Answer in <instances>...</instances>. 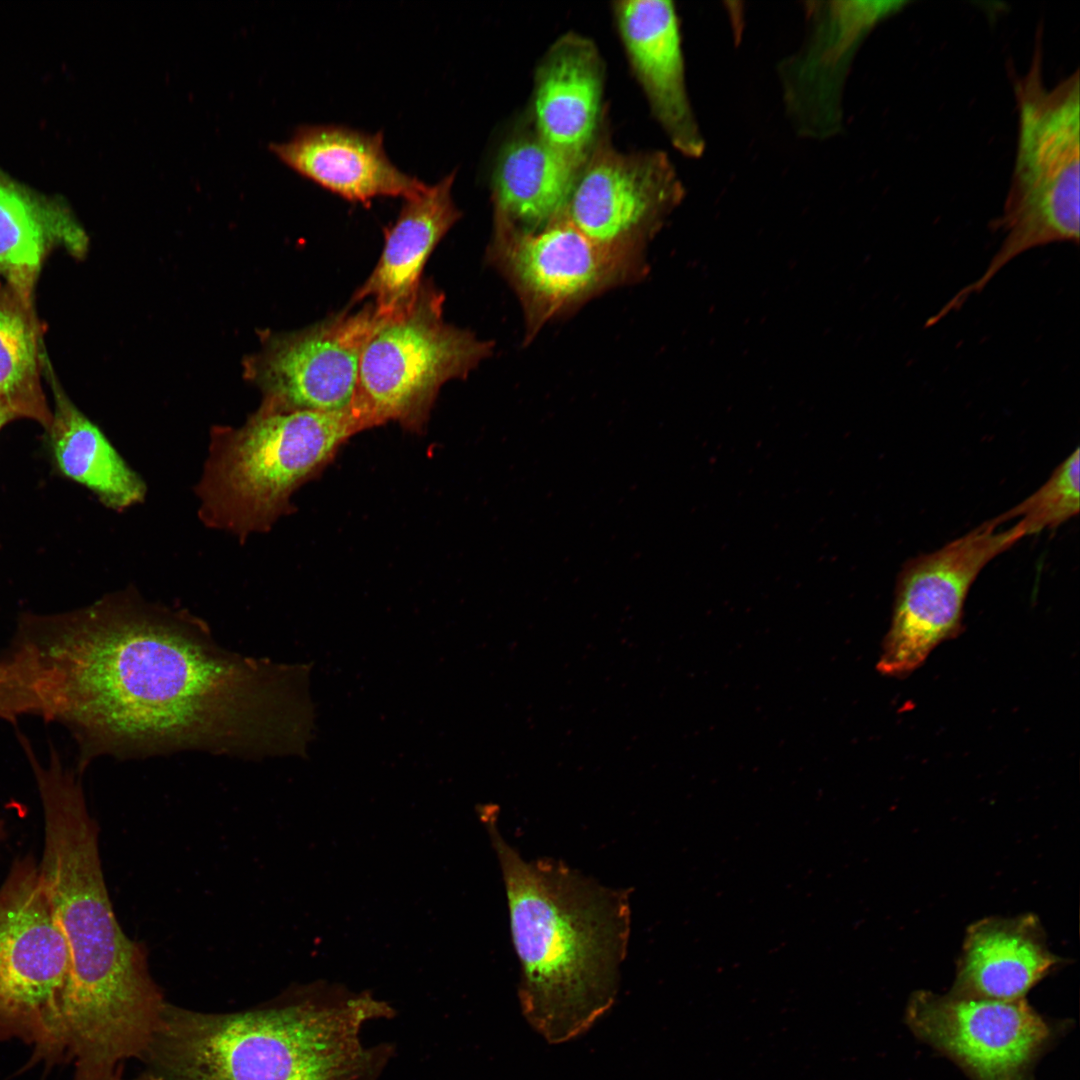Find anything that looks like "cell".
I'll list each match as a JSON object with an SVG mask.
<instances>
[{
	"mask_svg": "<svg viewBox=\"0 0 1080 1080\" xmlns=\"http://www.w3.org/2000/svg\"><path fill=\"white\" fill-rule=\"evenodd\" d=\"M3 661L22 714L70 731L79 771L102 756H304L313 736L310 665L231 651L199 617L134 587L24 617Z\"/></svg>",
	"mask_w": 1080,
	"mask_h": 1080,
	"instance_id": "6da1fadb",
	"label": "cell"
},
{
	"mask_svg": "<svg viewBox=\"0 0 1080 1080\" xmlns=\"http://www.w3.org/2000/svg\"><path fill=\"white\" fill-rule=\"evenodd\" d=\"M31 766L44 812L39 872L71 959L54 1056L78 1080H118L148 1050L166 1002L113 911L80 776L55 753Z\"/></svg>",
	"mask_w": 1080,
	"mask_h": 1080,
	"instance_id": "7a4b0ae2",
	"label": "cell"
},
{
	"mask_svg": "<svg viewBox=\"0 0 1080 1080\" xmlns=\"http://www.w3.org/2000/svg\"><path fill=\"white\" fill-rule=\"evenodd\" d=\"M498 809H480L505 884L518 997L550 1044L585 1033L614 1004L631 931L630 890L612 888L561 860H525L501 835Z\"/></svg>",
	"mask_w": 1080,
	"mask_h": 1080,
	"instance_id": "3957f363",
	"label": "cell"
},
{
	"mask_svg": "<svg viewBox=\"0 0 1080 1080\" xmlns=\"http://www.w3.org/2000/svg\"><path fill=\"white\" fill-rule=\"evenodd\" d=\"M394 1015L370 992L323 982L237 1013L166 1002L133 1080H378L394 1048L367 1046L361 1034L369 1022Z\"/></svg>",
	"mask_w": 1080,
	"mask_h": 1080,
	"instance_id": "277c9868",
	"label": "cell"
},
{
	"mask_svg": "<svg viewBox=\"0 0 1080 1080\" xmlns=\"http://www.w3.org/2000/svg\"><path fill=\"white\" fill-rule=\"evenodd\" d=\"M366 429L352 407L291 409L262 400L240 427L214 426L197 484L198 516L244 543L290 512L293 493Z\"/></svg>",
	"mask_w": 1080,
	"mask_h": 1080,
	"instance_id": "5b68a950",
	"label": "cell"
},
{
	"mask_svg": "<svg viewBox=\"0 0 1080 1080\" xmlns=\"http://www.w3.org/2000/svg\"><path fill=\"white\" fill-rule=\"evenodd\" d=\"M1016 155L1003 211L993 226L1003 241L983 274L952 300L961 305L1028 250L1079 242V70L1053 87L1043 78L1042 28L1025 75H1014Z\"/></svg>",
	"mask_w": 1080,
	"mask_h": 1080,
	"instance_id": "8992f818",
	"label": "cell"
},
{
	"mask_svg": "<svg viewBox=\"0 0 1080 1080\" xmlns=\"http://www.w3.org/2000/svg\"><path fill=\"white\" fill-rule=\"evenodd\" d=\"M443 305V293L427 281L405 309L376 314L351 405L367 428L392 420L421 429L440 388L466 378L492 354V342L447 323Z\"/></svg>",
	"mask_w": 1080,
	"mask_h": 1080,
	"instance_id": "52a82bcc",
	"label": "cell"
},
{
	"mask_svg": "<svg viewBox=\"0 0 1080 1080\" xmlns=\"http://www.w3.org/2000/svg\"><path fill=\"white\" fill-rule=\"evenodd\" d=\"M71 968L66 938L30 855L0 887V1043L31 1048L49 1068Z\"/></svg>",
	"mask_w": 1080,
	"mask_h": 1080,
	"instance_id": "ba28073f",
	"label": "cell"
},
{
	"mask_svg": "<svg viewBox=\"0 0 1080 1080\" xmlns=\"http://www.w3.org/2000/svg\"><path fill=\"white\" fill-rule=\"evenodd\" d=\"M487 258L518 297L526 343L552 320L648 272L595 243L565 213L536 230L494 218Z\"/></svg>",
	"mask_w": 1080,
	"mask_h": 1080,
	"instance_id": "9c48e42d",
	"label": "cell"
},
{
	"mask_svg": "<svg viewBox=\"0 0 1080 1080\" xmlns=\"http://www.w3.org/2000/svg\"><path fill=\"white\" fill-rule=\"evenodd\" d=\"M987 520L941 548L907 560L897 575L892 621L878 670L903 678L961 631L968 592L980 572L1025 537L1016 523Z\"/></svg>",
	"mask_w": 1080,
	"mask_h": 1080,
	"instance_id": "30bf717a",
	"label": "cell"
},
{
	"mask_svg": "<svg viewBox=\"0 0 1080 1080\" xmlns=\"http://www.w3.org/2000/svg\"><path fill=\"white\" fill-rule=\"evenodd\" d=\"M684 195L666 153H623L599 143L581 167L565 214L595 243L647 267L648 243Z\"/></svg>",
	"mask_w": 1080,
	"mask_h": 1080,
	"instance_id": "8fae6325",
	"label": "cell"
},
{
	"mask_svg": "<svg viewBox=\"0 0 1080 1080\" xmlns=\"http://www.w3.org/2000/svg\"><path fill=\"white\" fill-rule=\"evenodd\" d=\"M912 1031L974 1080H1030L1051 1028L1023 999L995 1000L915 992L906 1009Z\"/></svg>",
	"mask_w": 1080,
	"mask_h": 1080,
	"instance_id": "7c38bea8",
	"label": "cell"
},
{
	"mask_svg": "<svg viewBox=\"0 0 1080 1080\" xmlns=\"http://www.w3.org/2000/svg\"><path fill=\"white\" fill-rule=\"evenodd\" d=\"M908 3L806 2L804 40L777 66L784 110L799 137L823 141L841 132L843 90L858 48L880 22Z\"/></svg>",
	"mask_w": 1080,
	"mask_h": 1080,
	"instance_id": "4fadbf2b",
	"label": "cell"
},
{
	"mask_svg": "<svg viewBox=\"0 0 1080 1080\" xmlns=\"http://www.w3.org/2000/svg\"><path fill=\"white\" fill-rule=\"evenodd\" d=\"M376 319L368 302L308 328L273 334L248 360V376L260 387L263 400L275 405L346 410L355 396L361 351Z\"/></svg>",
	"mask_w": 1080,
	"mask_h": 1080,
	"instance_id": "5bb4252c",
	"label": "cell"
},
{
	"mask_svg": "<svg viewBox=\"0 0 1080 1080\" xmlns=\"http://www.w3.org/2000/svg\"><path fill=\"white\" fill-rule=\"evenodd\" d=\"M614 12L630 64L656 120L678 152L700 158L706 144L688 94L674 3L620 1L614 4Z\"/></svg>",
	"mask_w": 1080,
	"mask_h": 1080,
	"instance_id": "9a60e30c",
	"label": "cell"
},
{
	"mask_svg": "<svg viewBox=\"0 0 1080 1080\" xmlns=\"http://www.w3.org/2000/svg\"><path fill=\"white\" fill-rule=\"evenodd\" d=\"M269 148L299 175L350 202L381 196L408 199L428 185L399 170L388 158L383 134L340 125H302Z\"/></svg>",
	"mask_w": 1080,
	"mask_h": 1080,
	"instance_id": "2e32d148",
	"label": "cell"
},
{
	"mask_svg": "<svg viewBox=\"0 0 1080 1080\" xmlns=\"http://www.w3.org/2000/svg\"><path fill=\"white\" fill-rule=\"evenodd\" d=\"M602 84L600 57L590 41L577 35L557 41L536 74V135L583 164L599 121Z\"/></svg>",
	"mask_w": 1080,
	"mask_h": 1080,
	"instance_id": "e0dca14e",
	"label": "cell"
},
{
	"mask_svg": "<svg viewBox=\"0 0 1080 1080\" xmlns=\"http://www.w3.org/2000/svg\"><path fill=\"white\" fill-rule=\"evenodd\" d=\"M455 175L453 171L405 199L396 221L386 230L374 270L353 295V304L369 300L378 316H389L412 303L429 256L461 218L451 192Z\"/></svg>",
	"mask_w": 1080,
	"mask_h": 1080,
	"instance_id": "ac0fdd59",
	"label": "cell"
},
{
	"mask_svg": "<svg viewBox=\"0 0 1080 1080\" xmlns=\"http://www.w3.org/2000/svg\"><path fill=\"white\" fill-rule=\"evenodd\" d=\"M1031 914L990 917L966 933L950 993L995 1000L1023 999L1058 964Z\"/></svg>",
	"mask_w": 1080,
	"mask_h": 1080,
	"instance_id": "d6986e66",
	"label": "cell"
},
{
	"mask_svg": "<svg viewBox=\"0 0 1080 1080\" xmlns=\"http://www.w3.org/2000/svg\"><path fill=\"white\" fill-rule=\"evenodd\" d=\"M55 248L77 258L87 252L88 237L71 208L0 167V275L30 306L43 262Z\"/></svg>",
	"mask_w": 1080,
	"mask_h": 1080,
	"instance_id": "ffe728a7",
	"label": "cell"
},
{
	"mask_svg": "<svg viewBox=\"0 0 1080 1080\" xmlns=\"http://www.w3.org/2000/svg\"><path fill=\"white\" fill-rule=\"evenodd\" d=\"M583 164L537 135L510 141L493 170L494 218L527 230L544 227L565 213Z\"/></svg>",
	"mask_w": 1080,
	"mask_h": 1080,
	"instance_id": "44dd1931",
	"label": "cell"
},
{
	"mask_svg": "<svg viewBox=\"0 0 1080 1080\" xmlns=\"http://www.w3.org/2000/svg\"><path fill=\"white\" fill-rule=\"evenodd\" d=\"M49 377L54 409L47 431L60 471L91 490L104 506L116 512L143 503L147 495L145 481L70 401L52 372Z\"/></svg>",
	"mask_w": 1080,
	"mask_h": 1080,
	"instance_id": "7402d4cb",
	"label": "cell"
},
{
	"mask_svg": "<svg viewBox=\"0 0 1080 1080\" xmlns=\"http://www.w3.org/2000/svg\"><path fill=\"white\" fill-rule=\"evenodd\" d=\"M45 356L33 306L0 282V407L46 430L52 420L41 383Z\"/></svg>",
	"mask_w": 1080,
	"mask_h": 1080,
	"instance_id": "603a6c76",
	"label": "cell"
},
{
	"mask_svg": "<svg viewBox=\"0 0 1080 1080\" xmlns=\"http://www.w3.org/2000/svg\"><path fill=\"white\" fill-rule=\"evenodd\" d=\"M1079 448L1077 447L1053 471L1049 479L1032 495L1008 511L996 516L1000 525L1019 519L1025 536L1055 529L1079 512Z\"/></svg>",
	"mask_w": 1080,
	"mask_h": 1080,
	"instance_id": "cb8c5ba5",
	"label": "cell"
},
{
	"mask_svg": "<svg viewBox=\"0 0 1080 1080\" xmlns=\"http://www.w3.org/2000/svg\"><path fill=\"white\" fill-rule=\"evenodd\" d=\"M0 718L8 721H15L18 718L10 674L2 660L0 661Z\"/></svg>",
	"mask_w": 1080,
	"mask_h": 1080,
	"instance_id": "d4e9b609",
	"label": "cell"
},
{
	"mask_svg": "<svg viewBox=\"0 0 1080 1080\" xmlns=\"http://www.w3.org/2000/svg\"><path fill=\"white\" fill-rule=\"evenodd\" d=\"M11 420H13L12 416L0 407V429Z\"/></svg>",
	"mask_w": 1080,
	"mask_h": 1080,
	"instance_id": "484cf974",
	"label": "cell"
},
{
	"mask_svg": "<svg viewBox=\"0 0 1080 1080\" xmlns=\"http://www.w3.org/2000/svg\"><path fill=\"white\" fill-rule=\"evenodd\" d=\"M5 836L4 823L0 820V842Z\"/></svg>",
	"mask_w": 1080,
	"mask_h": 1080,
	"instance_id": "4316f807",
	"label": "cell"
}]
</instances>
